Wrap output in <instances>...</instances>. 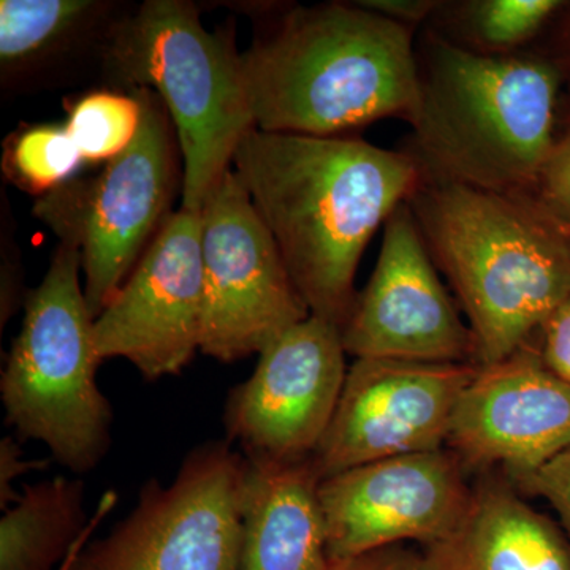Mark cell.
<instances>
[{"instance_id": "1", "label": "cell", "mask_w": 570, "mask_h": 570, "mask_svg": "<svg viewBox=\"0 0 570 570\" xmlns=\"http://www.w3.org/2000/svg\"><path fill=\"white\" fill-rule=\"evenodd\" d=\"M232 165L311 316L343 330L358 295L360 258L379 227L417 190V160L346 135L253 127Z\"/></svg>"}, {"instance_id": "2", "label": "cell", "mask_w": 570, "mask_h": 570, "mask_svg": "<svg viewBox=\"0 0 570 570\" xmlns=\"http://www.w3.org/2000/svg\"><path fill=\"white\" fill-rule=\"evenodd\" d=\"M415 29L358 3L295 7L243 52L254 126L341 137L419 104Z\"/></svg>"}, {"instance_id": "3", "label": "cell", "mask_w": 570, "mask_h": 570, "mask_svg": "<svg viewBox=\"0 0 570 570\" xmlns=\"http://www.w3.org/2000/svg\"><path fill=\"white\" fill-rule=\"evenodd\" d=\"M406 149L426 178L530 198L554 145L561 73L538 55H480L428 28Z\"/></svg>"}, {"instance_id": "4", "label": "cell", "mask_w": 570, "mask_h": 570, "mask_svg": "<svg viewBox=\"0 0 570 570\" xmlns=\"http://www.w3.org/2000/svg\"><path fill=\"white\" fill-rule=\"evenodd\" d=\"M407 205L466 313L479 366L530 343L569 298L570 238L528 198L423 175Z\"/></svg>"}, {"instance_id": "5", "label": "cell", "mask_w": 570, "mask_h": 570, "mask_svg": "<svg viewBox=\"0 0 570 570\" xmlns=\"http://www.w3.org/2000/svg\"><path fill=\"white\" fill-rule=\"evenodd\" d=\"M102 59L121 88L163 100L183 156V208L202 212L255 127L234 36L209 32L193 2L148 0L118 21Z\"/></svg>"}, {"instance_id": "6", "label": "cell", "mask_w": 570, "mask_h": 570, "mask_svg": "<svg viewBox=\"0 0 570 570\" xmlns=\"http://www.w3.org/2000/svg\"><path fill=\"white\" fill-rule=\"evenodd\" d=\"M77 247L59 243L0 381L7 420L22 439L40 441L75 474L99 466L111 444L110 401L97 385L104 362L80 283Z\"/></svg>"}, {"instance_id": "7", "label": "cell", "mask_w": 570, "mask_h": 570, "mask_svg": "<svg viewBox=\"0 0 570 570\" xmlns=\"http://www.w3.org/2000/svg\"><path fill=\"white\" fill-rule=\"evenodd\" d=\"M141 124L132 145L102 171L70 179L41 195L33 214L59 243L77 247L85 296L97 318L132 275L170 216L178 187V138L170 115L151 89L135 88Z\"/></svg>"}, {"instance_id": "8", "label": "cell", "mask_w": 570, "mask_h": 570, "mask_svg": "<svg viewBox=\"0 0 570 570\" xmlns=\"http://www.w3.org/2000/svg\"><path fill=\"white\" fill-rule=\"evenodd\" d=\"M246 459L232 442L198 445L170 485L149 480L137 505L70 570H242Z\"/></svg>"}, {"instance_id": "9", "label": "cell", "mask_w": 570, "mask_h": 570, "mask_svg": "<svg viewBox=\"0 0 570 570\" xmlns=\"http://www.w3.org/2000/svg\"><path fill=\"white\" fill-rule=\"evenodd\" d=\"M202 354L232 363L261 354L311 316L275 238L228 170L202 208Z\"/></svg>"}, {"instance_id": "10", "label": "cell", "mask_w": 570, "mask_h": 570, "mask_svg": "<svg viewBox=\"0 0 570 570\" xmlns=\"http://www.w3.org/2000/svg\"><path fill=\"white\" fill-rule=\"evenodd\" d=\"M475 363L356 358L313 461L322 480L373 461L448 444Z\"/></svg>"}, {"instance_id": "11", "label": "cell", "mask_w": 570, "mask_h": 570, "mask_svg": "<svg viewBox=\"0 0 570 570\" xmlns=\"http://www.w3.org/2000/svg\"><path fill=\"white\" fill-rule=\"evenodd\" d=\"M346 354L341 330L316 316L276 337L227 397V441L238 442L246 459L313 456L343 393Z\"/></svg>"}, {"instance_id": "12", "label": "cell", "mask_w": 570, "mask_h": 570, "mask_svg": "<svg viewBox=\"0 0 570 570\" xmlns=\"http://www.w3.org/2000/svg\"><path fill=\"white\" fill-rule=\"evenodd\" d=\"M471 494L466 469L448 448L373 461L324 479L318 498L328 560L404 540L439 542L459 527Z\"/></svg>"}, {"instance_id": "13", "label": "cell", "mask_w": 570, "mask_h": 570, "mask_svg": "<svg viewBox=\"0 0 570 570\" xmlns=\"http://www.w3.org/2000/svg\"><path fill=\"white\" fill-rule=\"evenodd\" d=\"M202 324V214L181 208L94 321V340L100 358H126L146 381H159L181 373L200 351Z\"/></svg>"}, {"instance_id": "14", "label": "cell", "mask_w": 570, "mask_h": 570, "mask_svg": "<svg viewBox=\"0 0 570 570\" xmlns=\"http://www.w3.org/2000/svg\"><path fill=\"white\" fill-rule=\"evenodd\" d=\"M341 335L355 358L479 365L474 333L439 279L407 202L385 223L376 268Z\"/></svg>"}, {"instance_id": "15", "label": "cell", "mask_w": 570, "mask_h": 570, "mask_svg": "<svg viewBox=\"0 0 570 570\" xmlns=\"http://www.w3.org/2000/svg\"><path fill=\"white\" fill-rule=\"evenodd\" d=\"M445 448L466 471L499 466L513 485L523 482L570 448V385L524 344L480 366L453 412Z\"/></svg>"}, {"instance_id": "16", "label": "cell", "mask_w": 570, "mask_h": 570, "mask_svg": "<svg viewBox=\"0 0 570 570\" xmlns=\"http://www.w3.org/2000/svg\"><path fill=\"white\" fill-rule=\"evenodd\" d=\"M420 570H570V546L515 485L485 472L459 527L420 554Z\"/></svg>"}, {"instance_id": "17", "label": "cell", "mask_w": 570, "mask_h": 570, "mask_svg": "<svg viewBox=\"0 0 570 570\" xmlns=\"http://www.w3.org/2000/svg\"><path fill=\"white\" fill-rule=\"evenodd\" d=\"M321 482L313 456L246 459L242 570H324Z\"/></svg>"}, {"instance_id": "18", "label": "cell", "mask_w": 570, "mask_h": 570, "mask_svg": "<svg viewBox=\"0 0 570 570\" xmlns=\"http://www.w3.org/2000/svg\"><path fill=\"white\" fill-rule=\"evenodd\" d=\"M110 2L94 0H2V81H20L47 69L80 45L107 43L118 21Z\"/></svg>"}, {"instance_id": "19", "label": "cell", "mask_w": 570, "mask_h": 570, "mask_svg": "<svg viewBox=\"0 0 570 570\" xmlns=\"http://www.w3.org/2000/svg\"><path fill=\"white\" fill-rule=\"evenodd\" d=\"M85 519L80 479L26 485L0 520V570H52L81 534Z\"/></svg>"}, {"instance_id": "20", "label": "cell", "mask_w": 570, "mask_h": 570, "mask_svg": "<svg viewBox=\"0 0 570 570\" xmlns=\"http://www.w3.org/2000/svg\"><path fill=\"white\" fill-rule=\"evenodd\" d=\"M557 0H469L438 9L444 26L434 31L480 55L509 56L534 39L554 11Z\"/></svg>"}, {"instance_id": "21", "label": "cell", "mask_w": 570, "mask_h": 570, "mask_svg": "<svg viewBox=\"0 0 570 570\" xmlns=\"http://www.w3.org/2000/svg\"><path fill=\"white\" fill-rule=\"evenodd\" d=\"M140 124L135 92L96 91L71 105L66 129L82 160L108 163L132 145Z\"/></svg>"}, {"instance_id": "22", "label": "cell", "mask_w": 570, "mask_h": 570, "mask_svg": "<svg viewBox=\"0 0 570 570\" xmlns=\"http://www.w3.org/2000/svg\"><path fill=\"white\" fill-rule=\"evenodd\" d=\"M82 163L66 126H36L11 135L3 174L26 193L45 195L70 181Z\"/></svg>"}, {"instance_id": "23", "label": "cell", "mask_w": 570, "mask_h": 570, "mask_svg": "<svg viewBox=\"0 0 570 570\" xmlns=\"http://www.w3.org/2000/svg\"><path fill=\"white\" fill-rule=\"evenodd\" d=\"M528 200L564 232H570V132L554 141Z\"/></svg>"}, {"instance_id": "24", "label": "cell", "mask_w": 570, "mask_h": 570, "mask_svg": "<svg viewBox=\"0 0 570 570\" xmlns=\"http://www.w3.org/2000/svg\"><path fill=\"white\" fill-rule=\"evenodd\" d=\"M517 485L550 502L560 517L570 546V448Z\"/></svg>"}, {"instance_id": "25", "label": "cell", "mask_w": 570, "mask_h": 570, "mask_svg": "<svg viewBox=\"0 0 570 570\" xmlns=\"http://www.w3.org/2000/svg\"><path fill=\"white\" fill-rule=\"evenodd\" d=\"M535 347L543 365L570 385V296L539 328Z\"/></svg>"}, {"instance_id": "26", "label": "cell", "mask_w": 570, "mask_h": 570, "mask_svg": "<svg viewBox=\"0 0 570 570\" xmlns=\"http://www.w3.org/2000/svg\"><path fill=\"white\" fill-rule=\"evenodd\" d=\"M324 570H420V554L389 547L343 560H328Z\"/></svg>"}, {"instance_id": "27", "label": "cell", "mask_w": 570, "mask_h": 570, "mask_svg": "<svg viewBox=\"0 0 570 570\" xmlns=\"http://www.w3.org/2000/svg\"><path fill=\"white\" fill-rule=\"evenodd\" d=\"M47 468V461L26 460L13 438L0 441V508L10 509L20 499L13 491V480L33 469Z\"/></svg>"}, {"instance_id": "28", "label": "cell", "mask_w": 570, "mask_h": 570, "mask_svg": "<svg viewBox=\"0 0 570 570\" xmlns=\"http://www.w3.org/2000/svg\"><path fill=\"white\" fill-rule=\"evenodd\" d=\"M356 3L412 29L426 24L441 7L438 0H358Z\"/></svg>"}, {"instance_id": "29", "label": "cell", "mask_w": 570, "mask_h": 570, "mask_svg": "<svg viewBox=\"0 0 570 570\" xmlns=\"http://www.w3.org/2000/svg\"><path fill=\"white\" fill-rule=\"evenodd\" d=\"M564 234H566V235H568V236H569V238H570V232H564Z\"/></svg>"}]
</instances>
